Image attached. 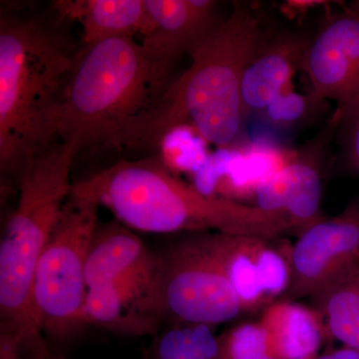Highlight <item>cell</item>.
<instances>
[{"label":"cell","instance_id":"obj_4","mask_svg":"<svg viewBox=\"0 0 359 359\" xmlns=\"http://www.w3.org/2000/svg\"><path fill=\"white\" fill-rule=\"evenodd\" d=\"M263 39L254 7L237 2L229 16L191 53V65L175 78L138 147L157 149L168 132L190 127L203 140L230 147L242 133L245 71Z\"/></svg>","mask_w":359,"mask_h":359},{"label":"cell","instance_id":"obj_19","mask_svg":"<svg viewBox=\"0 0 359 359\" xmlns=\"http://www.w3.org/2000/svg\"><path fill=\"white\" fill-rule=\"evenodd\" d=\"M214 328L191 323L167 325L156 337L153 359H222Z\"/></svg>","mask_w":359,"mask_h":359},{"label":"cell","instance_id":"obj_10","mask_svg":"<svg viewBox=\"0 0 359 359\" xmlns=\"http://www.w3.org/2000/svg\"><path fill=\"white\" fill-rule=\"evenodd\" d=\"M302 70L318 102L334 100L341 109L359 99V15L346 6L327 14L309 39Z\"/></svg>","mask_w":359,"mask_h":359},{"label":"cell","instance_id":"obj_22","mask_svg":"<svg viewBox=\"0 0 359 359\" xmlns=\"http://www.w3.org/2000/svg\"><path fill=\"white\" fill-rule=\"evenodd\" d=\"M318 103L311 95L302 96L295 93L292 88L276 98L263 114L276 125L292 126L306 119L311 108L316 107Z\"/></svg>","mask_w":359,"mask_h":359},{"label":"cell","instance_id":"obj_1","mask_svg":"<svg viewBox=\"0 0 359 359\" xmlns=\"http://www.w3.org/2000/svg\"><path fill=\"white\" fill-rule=\"evenodd\" d=\"M175 65L135 39L83 44L56 116L58 140L74 142L80 152L137 148L176 78Z\"/></svg>","mask_w":359,"mask_h":359},{"label":"cell","instance_id":"obj_11","mask_svg":"<svg viewBox=\"0 0 359 359\" xmlns=\"http://www.w3.org/2000/svg\"><path fill=\"white\" fill-rule=\"evenodd\" d=\"M320 147L316 144L302 151L275 172L264 177L255 191L252 205L280 219L287 233L299 235L323 218Z\"/></svg>","mask_w":359,"mask_h":359},{"label":"cell","instance_id":"obj_13","mask_svg":"<svg viewBox=\"0 0 359 359\" xmlns=\"http://www.w3.org/2000/svg\"><path fill=\"white\" fill-rule=\"evenodd\" d=\"M309 39L280 33L261 40L245 71L242 83L244 117L263 113L282 94L292 89V78L302 69Z\"/></svg>","mask_w":359,"mask_h":359},{"label":"cell","instance_id":"obj_23","mask_svg":"<svg viewBox=\"0 0 359 359\" xmlns=\"http://www.w3.org/2000/svg\"><path fill=\"white\" fill-rule=\"evenodd\" d=\"M327 4H330V2L318 1V0H290V1L285 2L283 7H285L289 13H302L313 7L325 6Z\"/></svg>","mask_w":359,"mask_h":359},{"label":"cell","instance_id":"obj_12","mask_svg":"<svg viewBox=\"0 0 359 359\" xmlns=\"http://www.w3.org/2000/svg\"><path fill=\"white\" fill-rule=\"evenodd\" d=\"M152 29L141 43L151 53L178 60L191 53L223 20L217 15L219 2L211 0H145Z\"/></svg>","mask_w":359,"mask_h":359},{"label":"cell","instance_id":"obj_25","mask_svg":"<svg viewBox=\"0 0 359 359\" xmlns=\"http://www.w3.org/2000/svg\"><path fill=\"white\" fill-rule=\"evenodd\" d=\"M346 6L351 11H353V13L359 15V0H353V1L348 2V4H346Z\"/></svg>","mask_w":359,"mask_h":359},{"label":"cell","instance_id":"obj_8","mask_svg":"<svg viewBox=\"0 0 359 359\" xmlns=\"http://www.w3.org/2000/svg\"><path fill=\"white\" fill-rule=\"evenodd\" d=\"M244 316L259 314L289 292L292 243L280 237L205 231Z\"/></svg>","mask_w":359,"mask_h":359},{"label":"cell","instance_id":"obj_17","mask_svg":"<svg viewBox=\"0 0 359 359\" xmlns=\"http://www.w3.org/2000/svg\"><path fill=\"white\" fill-rule=\"evenodd\" d=\"M323 316L328 342L359 351V264L311 297Z\"/></svg>","mask_w":359,"mask_h":359},{"label":"cell","instance_id":"obj_15","mask_svg":"<svg viewBox=\"0 0 359 359\" xmlns=\"http://www.w3.org/2000/svg\"><path fill=\"white\" fill-rule=\"evenodd\" d=\"M53 7L63 20L79 23L83 44L136 35L143 39L152 29L145 0H58Z\"/></svg>","mask_w":359,"mask_h":359},{"label":"cell","instance_id":"obj_2","mask_svg":"<svg viewBox=\"0 0 359 359\" xmlns=\"http://www.w3.org/2000/svg\"><path fill=\"white\" fill-rule=\"evenodd\" d=\"M77 52L59 22L36 14L0 16L1 190L18 189L28 163L58 141L55 130Z\"/></svg>","mask_w":359,"mask_h":359},{"label":"cell","instance_id":"obj_20","mask_svg":"<svg viewBox=\"0 0 359 359\" xmlns=\"http://www.w3.org/2000/svg\"><path fill=\"white\" fill-rule=\"evenodd\" d=\"M219 341L222 359H278L257 318L228 328Z\"/></svg>","mask_w":359,"mask_h":359},{"label":"cell","instance_id":"obj_3","mask_svg":"<svg viewBox=\"0 0 359 359\" xmlns=\"http://www.w3.org/2000/svg\"><path fill=\"white\" fill-rule=\"evenodd\" d=\"M72 192L109 210L127 228L144 233H287L280 219L255 205L205 196L170 172L157 156L119 161L73 184Z\"/></svg>","mask_w":359,"mask_h":359},{"label":"cell","instance_id":"obj_24","mask_svg":"<svg viewBox=\"0 0 359 359\" xmlns=\"http://www.w3.org/2000/svg\"><path fill=\"white\" fill-rule=\"evenodd\" d=\"M314 359H359V351L340 346L339 348L327 349Z\"/></svg>","mask_w":359,"mask_h":359},{"label":"cell","instance_id":"obj_21","mask_svg":"<svg viewBox=\"0 0 359 359\" xmlns=\"http://www.w3.org/2000/svg\"><path fill=\"white\" fill-rule=\"evenodd\" d=\"M340 157L349 174L359 177V99L334 113Z\"/></svg>","mask_w":359,"mask_h":359},{"label":"cell","instance_id":"obj_9","mask_svg":"<svg viewBox=\"0 0 359 359\" xmlns=\"http://www.w3.org/2000/svg\"><path fill=\"white\" fill-rule=\"evenodd\" d=\"M292 280L283 299L313 297L327 283L359 264V197L337 216L302 231L292 245Z\"/></svg>","mask_w":359,"mask_h":359},{"label":"cell","instance_id":"obj_7","mask_svg":"<svg viewBox=\"0 0 359 359\" xmlns=\"http://www.w3.org/2000/svg\"><path fill=\"white\" fill-rule=\"evenodd\" d=\"M98 210L94 201L71 191L37 264L33 308L42 332L53 337H67L85 325L87 257Z\"/></svg>","mask_w":359,"mask_h":359},{"label":"cell","instance_id":"obj_18","mask_svg":"<svg viewBox=\"0 0 359 359\" xmlns=\"http://www.w3.org/2000/svg\"><path fill=\"white\" fill-rule=\"evenodd\" d=\"M141 297V290L126 280L90 287L84 304L85 325H100L123 334H147L131 316V309Z\"/></svg>","mask_w":359,"mask_h":359},{"label":"cell","instance_id":"obj_14","mask_svg":"<svg viewBox=\"0 0 359 359\" xmlns=\"http://www.w3.org/2000/svg\"><path fill=\"white\" fill-rule=\"evenodd\" d=\"M157 262L158 254L117 219L99 224L87 257V289L136 273H152Z\"/></svg>","mask_w":359,"mask_h":359},{"label":"cell","instance_id":"obj_16","mask_svg":"<svg viewBox=\"0 0 359 359\" xmlns=\"http://www.w3.org/2000/svg\"><path fill=\"white\" fill-rule=\"evenodd\" d=\"M278 359H314L328 342L323 316L313 304L282 299L257 318Z\"/></svg>","mask_w":359,"mask_h":359},{"label":"cell","instance_id":"obj_5","mask_svg":"<svg viewBox=\"0 0 359 359\" xmlns=\"http://www.w3.org/2000/svg\"><path fill=\"white\" fill-rule=\"evenodd\" d=\"M76 144L58 140L33 158L21 175L18 202L7 219L0 243L1 359H18L39 346L42 330L33 308V280L73 184Z\"/></svg>","mask_w":359,"mask_h":359},{"label":"cell","instance_id":"obj_6","mask_svg":"<svg viewBox=\"0 0 359 359\" xmlns=\"http://www.w3.org/2000/svg\"><path fill=\"white\" fill-rule=\"evenodd\" d=\"M131 316L158 332L162 323L216 327L244 314L205 233H198L158 254L150 285Z\"/></svg>","mask_w":359,"mask_h":359}]
</instances>
